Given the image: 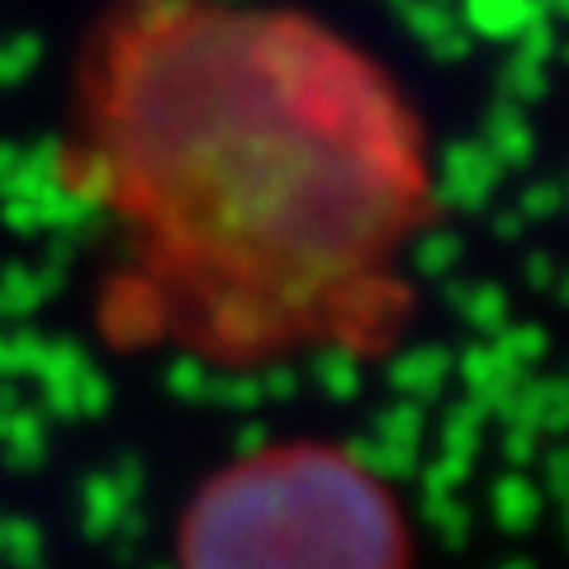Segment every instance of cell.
Masks as SVG:
<instances>
[{
    "instance_id": "1",
    "label": "cell",
    "mask_w": 569,
    "mask_h": 569,
    "mask_svg": "<svg viewBox=\"0 0 569 569\" xmlns=\"http://www.w3.org/2000/svg\"><path fill=\"white\" fill-rule=\"evenodd\" d=\"M104 200L194 342L276 356L399 309L427 152L395 81L290 10H167L91 86Z\"/></svg>"
},
{
    "instance_id": "2",
    "label": "cell",
    "mask_w": 569,
    "mask_h": 569,
    "mask_svg": "<svg viewBox=\"0 0 569 569\" xmlns=\"http://www.w3.org/2000/svg\"><path fill=\"white\" fill-rule=\"evenodd\" d=\"M395 493L356 456L276 447L228 466L194 498L181 569H408Z\"/></svg>"
}]
</instances>
